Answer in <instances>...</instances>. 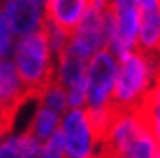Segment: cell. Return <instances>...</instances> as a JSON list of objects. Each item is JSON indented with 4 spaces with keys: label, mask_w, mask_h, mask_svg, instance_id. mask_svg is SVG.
<instances>
[{
    "label": "cell",
    "mask_w": 160,
    "mask_h": 158,
    "mask_svg": "<svg viewBox=\"0 0 160 158\" xmlns=\"http://www.w3.org/2000/svg\"><path fill=\"white\" fill-rule=\"evenodd\" d=\"M139 50L160 55V7L141 9Z\"/></svg>",
    "instance_id": "cell-9"
},
{
    "label": "cell",
    "mask_w": 160,
    "mask_h": 158,
    "mask_svg": "<svg viewBox=\"0 0 160 158\" xmlns=\"http://www.w3.org/2000/svg\"><path fill=\"white\" fill-rule=\"evenodd\" d=\"M59 130L64 137L66 158H96L102 153V142L87 121L86 108H68Z\"/></svg>",
    "instance_id": "cell-4"
},
{
    "label": "cell",
    "mask_w": 160,
    "mask_h": 158,
    "mask_svg": "<svg viewBox=\"0 0 160 158\" xmlns=\"http://www.w3.org/2000/svg\"><path fill=\"white\" fill-rule=\"evenodd\" d=\"M109 156V155H107ZM110 158H135V156H132V155H118V156H110Z\"/></svg>",
    "instance_id": "cell-19"
},
{
    "label": "cell",
    "mask_w": 160,
    "mask_h": 158,
    "mask_svg": "<svg viewBox=\"0 0 160 158\" xmlns=\"http://www.w3.org/2000/svg\"><path fill=\"white\" fill-rule=\"evenodd\" d=\"M43 32L46 36V41H48V46H50V52L52 55L57 59L61 53L64 52L66 45H68V39H69V32H66L64 28L57 27L55 23L52 22H43Z\"/></svg>",
    "instance_id": "cell-14"
},
{
    "label": "cell",
    "mask_w": 160,
    "mask_h": 158,
    "mask_svg": "<svg viewBox=\"0 0 160 158\" xmlns=\"http://www.w3.org/2000/svg\"><path fill=\"white\" fill-rule=\"evenodd\" d=\"M0 158H25V141L23 135L6 137L0 142Z\"/></svg>",
    "instance_id": "cell-16"
},
{
    "label": "cell",
    "mask_w": 160,
    "mask_h": 158,
    "mask_svg": "<svg viewBox=\"0 0 160 158\" xmlns=\"http://www.w3.org/2000/svg\"><path fill=\"white\" fill-rule=\"evenodd\" d=\"M38 101H39V105H43V107L50 108V110H53V112H57L59 116H62V114L69 108L68 96H66V89H64L55 78L46 85V89L39 94Z\"/></svg>",
    "instance_id": "cell-12"
},
{
    "label": "cell",
    "mask_w": 160,
    "mask_h": 158,
    "mask_svg": "<svg viewBox=\"0 0 160 158\" xmlns=\"http://www.w3.org/2000/svg\"><path fill=\"white\" fill-rule=\"evenodd\" d=\"M12 64L30 98L38 100L46 85L55 78V62L43 28L20 37Z\"/></svg>",
    "instance_id": "cell-2"
},
{
    "label": "cell",
    "mask_w": 160,
    "mask_h": 158,
    "mask_svg": "<svg viewBox=\"0 0 160 158\" xmlns=\"http://www.w3.org/2000/svg\"><path fill=\"white\" fill-rule=\"evenodd\" d=\"M32 2H34L36 6H39V7H43V6H45V2H46V0H32Z\"/></svg>",
    "instance_id": "cell-20"
},
{
    "label": "cell",
    "mask_w": 160,
    "mask_h": 158,
    "mask_svg": "<svg viewBox=\"0 0 160 158\" xmlns=\"http://www.w3.org/2000/svg\"><path fill=\"white\" fill-rule=\"evenodd\" d=\"M96 158H110V156H107V155H105V153H100V155H98Z\"/></svg>",
    "instance_id": "cell-21"
},
{
    "label": "cell",
    "mask_w": 160,
    "mask_h": 158,
    "mask_svg": "<svg viewBox=\"0 0 160 158\" xmlns=\"http://www.w3.org/2000/svg\"><path fill=\"white\" fill-rule=\"evenodd\" d=\"M11 46H12V32L9 28L6 14L0 7V61H4L7 57V53L11 52Z\"/></svg>",
    "instance_id": "cell-17"
},
{
    "label": "cell",
    "mask_w": 160,
    "mask_h": 158,
    "mask_svg": "<svg viewBox=\"0 0 160 158\" xmlns=\"http://www.w3.org/2000/svg\"><path fill=\"white\" fill-rule=\"evenodd\" d=\"M148 131L141 110H116L105 135L102 139V153L109 156L126 155L137 139Z\"/></svg>",
    "instance_id": "cell-5"
},
{
    "label": "cell",
    "mask_w": 160,
    "mask_h": 158,
    "mask_svg": "<svg viewBox=\"0 0 160 158\" xmlns=\"http://www.w3.org/2000/svg\"><path fill=\"white\" fill-rule=\"evenodd\" d=\"M153 158H160V149H158L157 153H155V156H153Z\"/></svg>",
    "instance_id": "cell-22"
},
{
    "label": "cell",
    "mask_w": 160,
    "mask_h": 158,
    "mask_svg": "<svg viewBox=\"0 0 160 158\" xmlns=\"http://www.w3.org/2000/svg\"><path fill=\"white\" fill-rule=\"evenodd\" d=\"M61 117H62V116H59L57 112H53L50 108L39 105V108L36 110L34 117L30 121L29 128L25 130V133H29L30 137H34L36 141H39L41 144H43L53 131L59 130V126H61Z\"/></svg>",
    "instance_id": "cell-10"
},
{
    "label": "cell",
    "mask_w": 160,
    "mask_h": 158,
    "mask_svg": "<svg viewBox=\"0 0 160 158\" xmlns=\"http://www.w3.org/2000/svg\"><path fill=\"white\" fill-rule=\"evenodd\" d=\"M86 114H87V121H89V124H91L94 135L98 137V141L102 142L107 128L110 126V121H112V117H114L116 108L112 107V105H109V107L86 108Z\"/></svg>",
    "instance_id": "cell-13"
},
{
    "label": "cell",
    "mask_w": 160,
    "mask_h": 158,
    "mask_svg": "<svg viewBox=\"0 0 160 158\" xmlns=\"http://www.w3.org/2000/svg\"><path fill=\"white\" fill-rule=\"evenodd\" d=\"M160 7V0H139V9H153Z\"/></svg>",
    "instance_id": "cell-18"
},
{
    "label": "cell",
    "mask_w": 160,
    "mask_h": 158,
    "mask_svg": "<svg viewBox=\"0 0 160 158\" xmlns=\"http://www.w3.org/2000/svg\"><path fill=\"white\" fill-rule=\"evenodd\" d=\"M141 114H142L144 121L148 130L151 131V135L155 137V141L160 147V77L157 80L155 87L148 94V98L144 100V103L139 107Z\"/></svg>",
    "instance_id": "cell-11"
},
{
    "label": "cell",
    "mask_w": 160,
    "mask_h": 158,
    "mask_svg": "<svg viewBox=\"0 0 160 158\" xmlns=\"http://www.w3.org/2000/svg\"><path fill=\"white\" fill-rule=\"evenodd\" d=\"M2 11L14 36H27L41 30L45 22L41 7L36 6L32 0H6Z\"/></svg>",
    "instance_id": "cell-7"
},
{
    "label": "cell",
    "mask_w": 160,
    "mask_h": 158,
    "mask_svg": "<svg viewBox=\"0 0 160 158\" xmlns=\"http://www.w3.org/2000/svg\"><path fill=\"white\" fill-rule=\"evenodd\" d=\"M0 137H4V135H0Z\"/></svg>",
    "instance_id": "cell-23"
},
{
    "label": "cell",
    "mask_w": 160,
    "mask_h": 158,
    "mask_svg": "<svg viewBox=\"0 0 160 158\" xmlns=\"http://www.w3.org/2000/svg\"><path fill=\"white\" fill-rule=\"evenodd\" d=\"M112 16H114V27H112V34H110L107 50L116 59H119L126 53L139 50L141 9L139 7L118 9V11H112Z\"/></svg>",
    "instance_id": "cell-6"
},
{
    "label": "cell",
    "mask_w": 160,
    "mask_h": 158,
    "mask_svg": "<svg viewBox=\"0 0 160 158\" xmlns=\"http://www.w3.org/2000/svg\"><path fill=\"white\" fill-rule=\"evenodd\" d=\"M160 77L158 55L135 50L118 59L112 107L116 110H137Z\"/></svg>",
    "instance_id": "cell-1"
},
{
    "label": "cell",
    "mask_w": 160,
    "mask_h": 158,
    "mask_svg": "<svg viewBox=\"0 0 160 158\" xmlns=\"http://www.w3.org/2000/svg\"><path fill=\"white\" fill-rule=\"evenodd\" d=\"M116 75H118V59L107 48L96 52L87 61L86 69V108L109 107L112 105Z\"/></svg>",
    "instance_id": "cell-3"
},
{
    "label": "cell",
    "mask_w": 160,
    "mask_h": 158,
    "mask_svg": "<svg viewBox=\"0 0 160 158\" xmlns=\"http://www.w3.org/2000/svg\"><path fill=\"white\" fill-rule=\"evenodd\" d=\"M41 158H66L64 137L61 130L53 131L41 146Z\"/></svg>",
    "instance_id": "cell-15"
},
{
    "label": "cell",
    "mask_w": 160,
    "mask_h": 158,
    "mask_svg": "<svg viewBox=\"0 0 160 158\" xmlns=\"http://www.w3.org/2000/svg\"><path fill=\"white\" fill-rule=\"evenodd\" d=\"M91 0H46L45 16L46 22L55 23L66 32H73L86 14Z\"/></svg>",
    "instance_id": "cell-8"
}]
</instances>
